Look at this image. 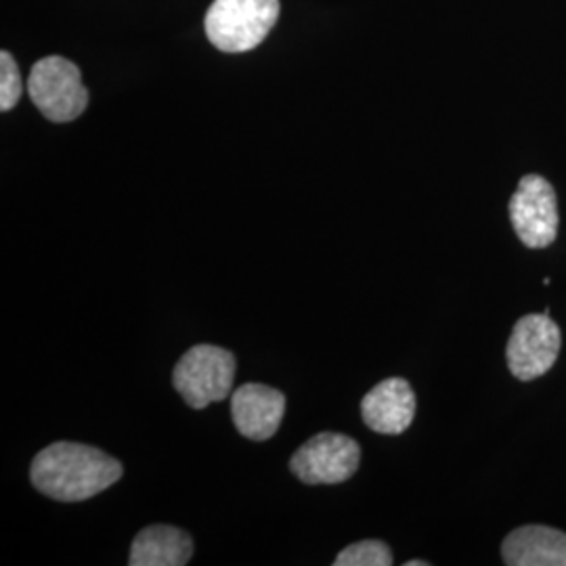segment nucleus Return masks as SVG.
Segmentation results:
<instances>
[{
  "instance_id": "nucleus-10",
  "label": "nucleus",
  "mask_w": 566,
  "mask_h": 566,
  "mask_svg": "<svg viewBox=\"0 0 566 566\" xmlns=\"http://www.w3.org/2000/svg\"><path fill=\"white\" fill-rule=\"evenodd\" d=\"M502 556L507 566H566V533L542 525L514 528L502 544Z\"/></svg>"
},
{
  "instance_id": "nucleus-7",
  "label": "nucleus",
  "mask_w": 566,
  "mask_h": 566,
  "mask_svg": "<svg viewBox=\"0 0 566 566\" xmlns=\"http://www.w3.org/2000/svg\"><path fill=\"white\" fill-rule=\"evenodd\" d=\"M510 219L526 248L542 250L558 235V200L554 187L539 175H526L510 200Z\"/></svg>"
},
{
  "instance_id": "nucleus-13",
  "label": "nucleus",
  "mask_w": 566,
  "mask_h": 566,
  "mask_svg": "<svg viewBox=\"0 0 566 566\" xmlns=\"http://www.w3.org/2000/svg\"><path fill=\"white\" fill-rule=\"evenodd\" d=\"M23 93L18 63L9 51L0 53V109L9 112L20 102Z\"/></svg>"
},
{
  "instance_id": "nucleus-14",
  "label": "nucleus",
  "mask_w": 566,
  "mask_h": 566,
  "mask_svg": "<svg viewBox=\"0 0 566 566\" xmlns=\"http://www.w3.org/2000/svg\"><path fill=\"white\" fill-rule=\"evenodd\" d=\"M430 563L428 560H409V563H405V566H428Z\"/></svg>"
},
{
  "instance_id": "nucleus-11",
  "label": "nucleus",
  "mask_w": 566,
  "mask_h": 566,
  "mask_svg": "<svg viewBox=\"0 0 566 566\" xmlns=\"http://www.w3.org/2000/svg\"><path fill=\"white\" fill-rule=\"evenodd\" d=\"M193 556V539L182 528L149 525L130 546V566H182Z\"/></svg>"
},
{
  "instance_id": "nucleus-1",
  "label": "nucleus",
  "mask_w": 566,
  "mask_h": 566,
  "mask_svg": "<svg viewBox=\"0 0 566 566\" xmlns=\"http://www.w3.org/2000/svg\"><path fill=\"white\" fill-rule=\"evenodd\" d=\"M120 462L102 449L60 441L42 449L30 468V481L42 495L74 504L99 495L118 483Z\"/></svg>"
},
{
  "instance_id": "nucleus-2",
  "label": "nucleus",
  "mask_w": 566,
  "mask_h": 566,
  "mask_svg": "<svg viewBox=\"0 0 566 566\" xmlns=\"http://www.w3.org/2000/svg\"><path fill=\"white\" fill-rule=\"evenodd\" d=\"M280 18V0H214L206 13V36L219 51L256 49Z\"/></svg>"
},
{
  "instance_id": "nucleus-8",
  "label": "nucleus",
  "mask_w": 566,
  "mask_h": 566,
  "mask_svg": "<svg viewBox=\"0 0 566 566\" xmlns=\"http://www.w3.org/2000/svg\"><path fill=\"white\" fill-rule=\"evenodd\" d=\"M285 413V397L277 388L243 385L231 395V418L250 441H269L277 434Z\"/></svg>"
},
{
  "instance_id": "nucleus-12",
  "label": "nucleus",
  "mask_w": 566,
  "mask_h": 566,
  "mask_svg": "<svg viewBox=\"0 0 566 566\" xmlns=\"http://www.w3.org/2000/svg\"><path fill=\"white\" fill-rule=\"evenodd\" d=\"M392 565V552L385 542L378 539H365L353 546L344 547L336 556L334 566H390Z\"/></svg>"
},
{
  "instance_id": "nucleus-9",
  "label": "nucleus",
  "mask_w": 566,
  "mask_h": 566,
  "mask_svg": "<svg viewBox=\"0 0 566 566\" xmlns=\"http://www.w3.org/2000/svg\"><path fill=\"white\" fill-rule=\"evenodd\" d=\"M361 416L367 428L378 434H401L416 418L413 388L403 378H388L365 395Z\"/></svg>"
},
{
  "instance_id": "nucleus-3",
  "label": "nucleus",
  "mask_w": 566,
  "mask_h": 566,
  "mask_svg": "<svg viewBox=\"0 0 566 566\" xmlns=\"http://www.w3.org/2000/svg\"><path fill=\"white\" fill-rule=\"evenodd\" d=\"M235 357L214 344L191 346L172 371V385L191 409L224 401L235 380Z\"/></svg>"
},
{
  "instance_id": "nucleus-5",
  "label": "nucleus",
  "mask_w": 566,
  "mask_h": 566,
  "mask_svg": "<svg viewBox=\"0 0 566 566\" xmlns=\"http://www.w3.org/2000/svg\"><path fill=\"white\" fill-rule=\"evenodd\" d=\"M361 464V447L338 432L311 437L290 460V470L304 485H340Z\"/></svg>"
},
{
  "instance_id": "nucleus-4",
  "label": "nucleus",
  "mask_w": 566,
  "mask_h": 566,
  "mask_svg": "<svg viewBox=\"0 0 566 566\" xmlns=\"http://www.w3.org/2000/svg\"><path fill=\"white\" fill-rule=\"evenodd\" d=\"M28 95L46 120L60 124L76 120L88 105V91L82 84L78 65L60 55L34 63Z\"/></svg>"
},
{
  "instance_id": "nucleus-6",
  "label": "nucleus",
  "mask_w": 566,
  "mask_h": 566,
  "mask_svg": "<svg viewBox=\"0 0 566 566\" xmlns=\"http://www.w3.org/2000/svg\"><path fill=\"white\" fill-rule=\"evenodd\" d=\"M563 334L549 311L542 315H525L514 325L507 340L506 359L514 378L531 382L547 374L560 353Z\"/></svg>"
}]
</instances>
